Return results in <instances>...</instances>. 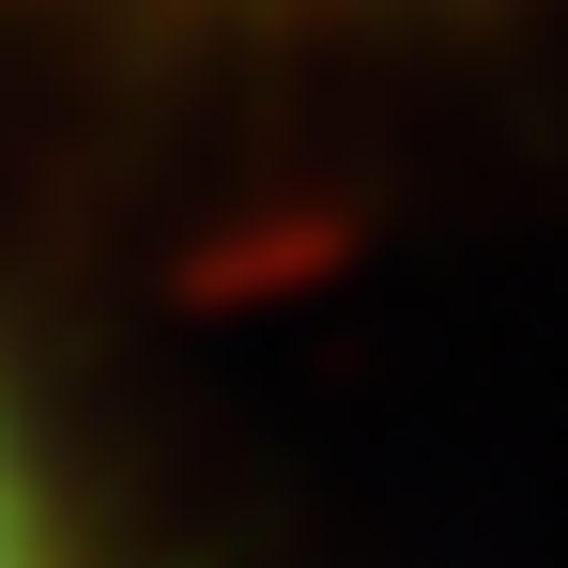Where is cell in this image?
Masks as SVG:
<instances>
[{"instance_id":"1","label":"cell","mask_w":568,"mask_h":568,"mask_svg":"<svg viewBox=\"0 0 568 568\" xmlns=\"http://www.w3.org/2000/svg\"><path fill=\"white\" fill-rule=\"evenodd\" d=\"M0 568H93V538L62 523V476L16 415H0Z\"/></svg>"}]
</instances>
